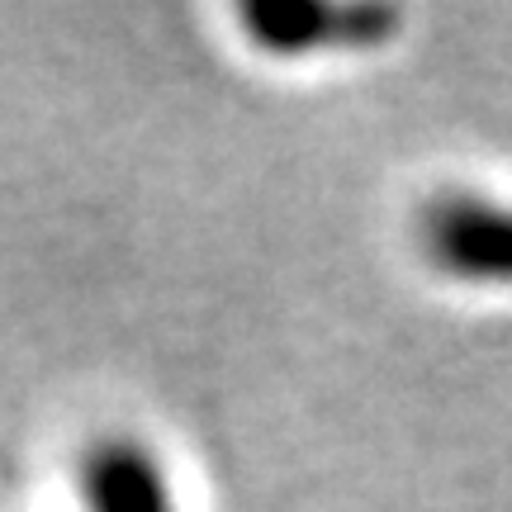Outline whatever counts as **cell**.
<instances>
[{"mask_svg": "<svg viewBox=\"0 0 512 512\" xmlns=\"http://www.w3.org/2000/svg\"><path fill=\"white\" fill-rule=\"evenodd\" d=\"M422 266L470 294H512V200L479 185H446L413 219Z\"/></svg>", "mask_w": 512, "mask_h": 512, "instance_id": "1", "label": "cell"}, {"mask_svg": "<svg viewBox=\"0 0 512 512\" xmlns=\"http://www.w3.org/2000/svg\"><path fill=\"white\" fill-rule=\"evenodd\" d=\"M403 15L394 5H328V0H256L238 5L242 43L266 62L370 53L394 38Z\"/></svg>", "mask_w": 512, "mask_h": 512, "instance_id": "2", "label": "cell"}, {"mask_svg": "<svg viewBox=\"0 0 512 512\" xmlns=\"http://www.w3.org/2000/svg\"><path fill=\"white\" fill-rule=\"evenodd\" d=\"M76 508L81 512H185L181 489L157 446L133 432H105L76 456Z\"/></svg>", "mask_w": 512, "mask_h": 512, "instance_id": "3", "label": "cell"}]
</instances>
